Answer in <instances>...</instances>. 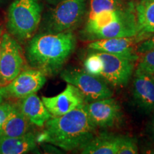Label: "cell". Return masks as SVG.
<instances>
[{
	"mask_svg": "<svg viewBox=\"0 0 154 154\" xmlns=\"http://www.w3.org/2000/svg\"><path fill=\"white\" fill-rule=\"evenodd\" d=\"M86 108L92 122L99 128L114 126L122 117L120 105L112 97L86 103Z\"/></svg>",
	"mask_w": 154,
	"mask_h": 154,
	"instance_id": "8fae6325",
	"label": "cell"
},
{
	"mask_svg": "<svg viewBox=\"0 0 154 154\" xmlns=\"http://www.w3.org/2000/svg\"><path fill=\"white\" fill-rule=\"evenodd\" d=\"M137 23V44L154 34V0H140L134 6Z\"/></svg>",
	"mask_w": 154,
	"mask_h": 154,
	"instance_id": "9a60e30c",
	"label": "cell"
},
{
	"mask_svg": "<svg viewBox=\"0 0 154 154\" xmlns=\"http://www.w3.org/2000/svg\"><path fill=\"white\" fill-rule=\"evenodd\" d=\"M136 51L138 54H143L150 51H154V34L140 42L139 45L136 48Z\"/></svg>",
	"mask_w": 154,
	"mask_h": 154,
	"instance_id": "cb8c5ba5",
	"label": "cell"
},
{
	"mask_svg": "<svg viewBox=\"0 0 154 154\" xmlns=\"http://www.w3.org/2000/svg\"><path fill=\"white\" fill-rule=\"evenodd\" d=\"M120 7L117 0H91L88 19L92 18L102 11L113 10Z\"/></svg>",
	"mask_w": 154,
	"mask_h": 154,
	"instance_id": "d6986e66",
	"label": "cell"
},
{
	"mask_svg": "<svg viewBox=\"0 0 154 154\" xmlns=\"http://www.w3.org/2000/svg\"><path fill=\"white\" fill-rule=\"evenodd\" d=\"M42 100L52 117L61 116L86 103L80 90L70 84H67L65 89L57 96H42Z\"/></svg>",
	"mask_w": 154,
	"mask_h": 154,
	"instance_id": "30bf717a",
	"label": "cell"
},
{
	"mask_svg": "<svg viewBox=\"0 0 154 154\" xmlns=\"http://www.w3.org/2000/svg\"><path fill=\"white\" fill-rule=\"evenodd\" d=\"M17 106L30 124L40 128H43L46 122L52 117L42 99L36 94L19 99Z\"/></svg>",
	"mask_w": 154,
	"mask_h": 154,
	"instance_id": "5bb4252c",
	"label": "cell"
},
{
	"mask_svg": "<svg viewBox=\"0 0 154 154\" xmlns=\"http://www.w3.org/2000/svg\"><path fill=\"white\" fill-rule=\"evenodd\" d=\"M29 121L19 110L17 103L11 110L0 131V136L5 137H17L28 132Z\"/></svg>",
	"mask_w": 154,
	"mask_h": 154,
	"instance_id": "ac0fdd59",
	"label": "cell"
},
{
	"mask_svg": "<svg viewBox=\"0 0 154 154\" xmlns=\"http://www.w3.org/2000/svg\"><path fill=\"white\" fill-rule=\"evenodd\" d=\"M46 1H47L48 3L51 4V5H57V4L59 3V2H61V0H46Z\"/></svg>",
	"mask_w": 154,
	"mask_h": 154,
	"instance_id": "4316f807",
	"label": "cell"
},
{
	"mask_svg": "<svg viewBox=\"0 0 154 154\" xmlns=\"http://www.w3.org/2000/svg\"><path fill=\"white\" fill-rule=\"evenodd\" d=\"M87 0H61L47 12L43 19L44 32H72L82 22Z\"/></svg>",
	"mask_w": 154,
	"mask_h": 154,
	"instance_id": "277c9868",
	"label": "cell"
},
{
	"mask_svg": "<svg viewBox=\"0 0 154 154\" xmlns=\"http://www.w3.org/2000/svg\"><path fill=\"white\" fill-rule=\"evenodd\" d=\"M137 42L135 36L101 38L91 41L88 45L91 50L101 51L137 61L138 56L135 49Z\"/></svg>",
	"mask_w": 154,
	"mask_h": 154,
	"instance_id": "7c38bea8",
	"label": "cell"
},
{
	"mask_svg": "<svg viewBox=\"0 0 154 154\" xmlns=\"http://www.w3.org/2000/svg\"><path fill=\"white\" fill-rule=\"evenodd\" d=\"M36 136L37 143L52 144L65 151L81 150L95 136L96 127L86 104L66 114L51 117Z\"/></svg>",
	"mask_w": 154,
	"mask_h": 154,
	"instance_id": "6da1fadb",
	"label": "cell"
},
{
	"mask_svg": "<svg viewBox=\"0 0 154 154\" xmlns=\"http://www.w3.org/2000/svg\"><path fill=\"white\" fill-rule=\"evenodd\" d=\"M121 136L110 134L95 135L82 149V154H118Z\"/></svg>",
	"mask_w": 154,
	"mask_h": 154,
	"instance_id": "e0dca14e",
	"label": "cell"
},
{
	"mask_svg": "<svg viewBox=\"0 0 154 154\" xmlns=\"http://www.w3.org/2000/svg\"><path fill=\"white\" fill-rule=\"evenodd\" d=\"M3 28L2 26H0V53H1V47H2V36L4 33Z\"/></svg>",
	"mask_w": 154,
	"mask_h": 154,
	"instance_id": "484cf974",
	"label": "cell"
},
{
	"mask_svg": "<svg viewBox=\"0 0 154 154\" xmlns=\"http://www.w3.org/2000/svg\"><path fill=\"white\" fill-rule=\"evenodd\" d=\"M26 57L19 42L4 32L0 53V87L9 84L26 66Z\"/></svg>",
	"mask_w": 154,
	"mask_h": 154,
	"instance_id": "8992f818",
	"label": "cell"
},
{
	"mask_svg": "<svg viewBox=\"0 0 154 154\" xmlns=\"http://www.w3.org/2000/svg\"><path fill=\"white\" fill-rule=\"evenodd\" d=\"M76 36L72 32L34 34L26 47L25 57L30 67L46 76H55L76 49Z\"/></svg>",
	"mask_w": 154,
	"mask_h": 154,
	"instance_id": "7a4b0ae2",
	"label": "cell"
},
{
	"mask_svg": "<svg viewBox=\"0 0 154 154\" xmlns=\"http://www.w3.org/2000/svg\"><path fill=\"white\" fill-rule=\"evenodd\" d=\"M133 97L138 107L146 113L154 111V76L135 71Z\"/></svg>",
	"mask_w": 154,
	"mask_h": 154,
	"instance_id": "4fadbf2b",
	"label": "cell"
},
{
	"mask_svg": "<svg viewBox=\"0 0 154 154\" xmlns=\"http://www.w3.org/2000/svg\"><path fill=\"white\" fill-rule=\"evenodd\" d=\"M151 131L152 134V137H153L154 140V111H153V118L151 120Z\"/></svg>",
	"mask_w": 154,
	"mask_h": 154,
	"instance_id": "d4e9b609",
	"label": "cell"
},
{
	"mask_svg": "<svg viewBox=\"0 0 154 154\" xmlns=\"http://www.w3.org/2000/svg\"><path fill=\"white\" fill-rule=\"evenodd\" d=\"M60 76L67 84L76 86L85 97L86 103L111 98L113 91L107 82L99 76L86 72L85 69L67 68L61 71Z\"/></svg>",
	"mask_w": 154,
	"mask_h": 154,
	"instance_id": "5b68a950",
	"label": "cell"
},
{
	"mask_svg": "<svg viewBox=\"0 0 154 154\" xmlns=\"http://www.w3.org/2000/svg\"><path fill=\"white\" fill-rule=\"evenodd\" d=\"M47 82V76L38 69L25 68L9 84L2 86L5 99H21L36 94Z\"/></svg>",
	"mask_w": 154,
	"mask_h": 154,
	"instance_id": "52a82bcc",
	"label": "cell"
},
{
	"mask_svg": "<svg viewBox=\"0 0 154 154\" xmlns=\"http://www.w3.org/2000/svg\"><path fill=\"white\" fill-rule=\"evenodd\" d=\"M42 12L39 0H14L7 11V32L19 43L29 42L39 26Z\"/></svg>",
	"mask_w": 154,
	"mask_h": 154,
	"instance_id": "3957f363",
	"label": "cell"
},
{
	"mask_svg": "<svg viewBox=\"0 0 154 154\" xmlns=\"http://www.w3.org/2000/svg\"><path fill=\"white\" fill-rule=\"evenodd\" d=\"M36 136L27 132L17 137L0 136V154H22L36 148Z\"/></svg>",
	"mask_w": 154,
	"mask_h": 154,
	"instance_id": "2e32d148",
	"label": "cell"
},
{
	"mask_svg": "<svg viewBox=\"0 0 154 154\" xmlns=\"http://www.w3.org/2000/svg\"><path fill=\"white\" fill-rule=\"evenodd\" d=\"M138 63L136 70L154 76V51L141 54L138 59Z\"/></svg>",
	"mask_w": 154,
	"mask_h": 154,
	"instance_id": "44dd1931",
	"label": "cell"
},
{
	"mask_svg": "<svg viewBox=\"0 0 154 154\" xmlns=\"http://www.w3.org/2000/svg\"><path fill=\"white\" fill-rule=\"evenodd\" d=\"M4 99H5V98H4V96H3L2 90V88L0 87V103L4 101Z\"/></svg>",
	"mask_w": 154,
	"mask_h": 154,
	"instance_id": "83f0119b",
	"label": "cell"
},
{
	"mask_svg": "<svg viewBox=\"0 0 154 154\" xmlns=\"http://www.w3.org/2000/svg\"><path fill=\"white\" fill-rule=\"evenodd\" d=\"M138 152L137 142L135 138L121 136L118 154H136Z\"/></svg>",
	"mask_w": 154,
	"mask_h": 154,
	"instance_id": "7402d4cb",
	"label": "cell"
},
{
	"mask_svg": "<svg viewBox=\"0 0 154 154\" xmlns=\"http://www.w3.org/2000/svg\"><path fill=\"white\" fill-rule=\"evenodd\" d=\"M139 1H140V0H139Z\"/></svg>",
	"mask_w": 154,
	"mask_h": 154,
	"instance_id": "f1b7e54d",
	"label": "cell"
},
{
	"mask_svg": "<svg viewBox=\"0 0 154 154\" xmlns=\"http://www.w3.org/2000/svg\"><path fill=\"white\" fill-rule=\"evenodd\" d=\"M84 64V69L88 74L96 76H101L103 62L96 51L91 50L86 58Z\"/></svg>",
	"mask_w": 154,
	"mask_h": 154,
	"instance_id": "ffe728a7",
	"label": "cell"
},
{
	"mask_svg": "<svg viewBox=\"0 0 154 154\" xmlns=\"http://www.w3.org/2000/svg\"><path fill=\"white\" fill-rule=\"evenodd\" d=\"M134 6L129 4L128 7H125L122 14L118 19L88 34L84 38L87 41H94L101 38L136 36L137 34V23Z\"/></svg>",
	"mask_w": 154,
	"mask_h": 154,
	"instance_id": "9c48e42d",
	"label": "cell"
},
{
	"mask_svg": "<svg viewBox=\"0 0 154 154\" xmlns=\"http://www.w3.org/2000/svg\"><path fill=\"white\" fill-rule=\"evenodd\" d=\"M96 51L103 62L100 77L113 86H126L131 78L136 61L111 54Z\"/></svg>",
	"mask_w": 154,
	"mask_h": 154,
	"instance_id": "ba28073f",
	"label": "cell"
},
{
	"mask_svg": "<svg viewBox=\"0 0 154 154\" xmlns=\"http://www.w3.org/2000/svg\"><path fill=\"white\" fill-rule=\"evenodd\" d=\"M14 106L15 103H11L10 101H3L0 103V131H1L2 126L6 118L12 110Z\"/></svg>",
	"mask_w": 154,
	"mask_h": 154,
	"instance_id": "603a6c76",
	"label": "cell"
}]
</instances>
